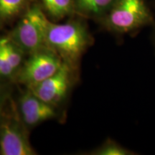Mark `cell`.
<instances>
[{"label":"cell","instance_id":"277c9868","mask_svg":"<svg viewBox=\"0 0 155 155\" xmlns=\"http://www.w3.org/2000/svg\"><path fill=\"white\" fill-rule=\"evenodd\" d=\"M63 63V60L55 51L49 48H42L28 55L14 79L30 88L51 77Z\"/></svg>","mask_w":155,"mask_h":155},{"label":"cell","instance_id":"30bf717a","mask_svg":"<svg viewBox=\"0 0 155 155\" xmlns=\"http://www.w3.org/2000/svg\"><path fill=\"white\" fill-rule=\"evenodd\" d=\"M34 0H0V24L19 18Z\"/></svg>","mask_w":155,"mask_h":155},{"label":"cell","instance_id":"ba28073f","mask_svg":"<svg viewBox=\"0 0 155 155\" xmlns=\"http://www.w3.org/2000/svg\"><path fill=\"white\" fill-rule=\"evenodd\" d=\"M117 0H73L75 12L82 17L101 20Z\"/></svg>","mask_w":155,"mask_h":155},{"label":"cell","instance_id":"52a82bcc","mask_svg":"<svg viewBox=\"0 0 155 155\" xmlns=\"http://www.w3.org/2000/svg\"><path fill=\"white\" fill-rule=\"evenodd\" d=\"M18 112L24 124L30 128L58 117L57 108L41 100L28 88L19 98Z\"/></svg>","mask_w":155,"mask_h":155},{"label":"cell","instance_id":"5b68a950","mask_svg":"<svg viewBox=\"0 0 155 155\" xmlns=\"http://www.w3.org/2000/svg\"><path fill=\"white\" fill-rule=\"evenodd\" d=\"M76 71L77 70L63 62L60 69L51 77L27 88L45 102L58 108L69 95L74 83Z\"/></svg>","mask_w":155,"mask_h":155},{"label":"cell","instance_id":"7c38bea8","mask_svg":"<svg viewBox=\"0 0 155 155\" xmlns=\"http://www.w3.org/2000/svg\"><path fill=\"white\" fill-rule=\"evenodd\" d=\"M91 155H131L135 153L125 147H122L119 143L108 139L98 148L91 151L88 153Z\"/></svg>","mask_w":155,"mask_h":155},{"label":"cell","instance_id":"7a4b0ae2","mask_svg":"<svg viewBox=\"0 0 155 155\" xmlns=\"http://www.w3.org/2000/svg\"><path fill=\"white\" fill-rule=\"evenodd\" d=\"M49 22L40 4L34 1L19 17L8 36L25 55H30L48 48L45 35Z\"/></svg>","mask_w":155,"mask_h":155},{"label":"cell","instance_id":"5bb4252c","mask_svg":"<svg viewBox=\"0 0 155 155\" xmlns=\"http://www.w3.org/2000/svg\"><path fill=\"white\" fill-rule=\"evenodd\" d=\"M7 86H6V85L3 81L0 80V101H2L5 99H7Z\"/></svg>","mask_w":155,"mask_h":155},{"label":"cell","instance_id":"4fadbf2b","mask_svg":"<svg viewBox=\"0 0 155 155\" xmlns=\"http://www.w3.org/2000/svg\"><path fill=\"white\" fill-rule=\"evenodd\" d=\"M15 73L8 61L3 45L2 37L0 38V78L14 79Z\"/></svg>","mask_w":155,"mask_h":155},{"label":"cell","instance_id":"6da1fadb","mask_svg":"<svg viewBox=\"0 0 155 155\" xmlns=\"http://www.w3.org/2000/svg\"><path fill=\"white\" fill-rule=\"evenodd\" d=\"M45 42L64 63L78 71L81 57L94 43V38L83 19H70L61 24L50 20Z\"/></svg>","mask_w":155,"mask_h":155},{"label":"cell","instance_id":"8992f818","mask_svg":"<svg viewBox=\"0 0 155 155\" xmlns=\"http://www.w3.org/2000/svg\"><path fill=\"white\" fill-rule=\"evenodd\" d=\"M27 128L19 114L4 115L0 123V154H37L29 140Z\"/></svg>","mask_w":155,"mask_h":155},{"label":"cell","instance_id":"3957f363","mask_svg":"<svg viewBox=\"0 0 155 155\" xmlns=\"http://www.w3.org/2000/svg\"><path fill=\"white\" fill-rule=\"evenodd\" d=\"M152 22V14L144 0H117L100 20L106 30L119 35L136 32Z\"/></svg>","mask_w":155,"mask_h":155},{"label":"cell","instance_id":"9a60e30c","mask_svg":"<svg viewBox=\"0 0 155 155\" xmlns=\"http://www.w3.org/2000/svg\"><path fill=\"white\" fill-rule=\"evenodd\" d=\"M6 99L0 101V123H1L2 120L5 113H4V108H5Z\"/></svg>","mask_w":155,"mask_h":155},{"label":"cell","instance_id":"8fae6325","mask_svg":"<svg viewBox=\"0 0 155 155\" xmlns=\"http://www.w3.org/2000/svg\"><path fill=\"white\" fill-rule=\"evenodd\" d=\"M2 39L4 48H5L7 58H8L12 68L14 71L16 75L24 63L25 53L9 38V36L2 37Z\"/></svg>","mask_w":155,"mask_h":155},{"label":"cell","instance_id":"9c48e42d","mask_svg":"<svg viewBox=\"0 0 155 155\" xmlns=\"http://www.w3.org/2000/svg\"><path fill=\"white\" fill-rule=\"evenodd\" d=\"M40 4L47 16L54 20L76 14L73 0H40Z\"/></svg>","mask_w":155,"mask_h":155}]
</instances>
